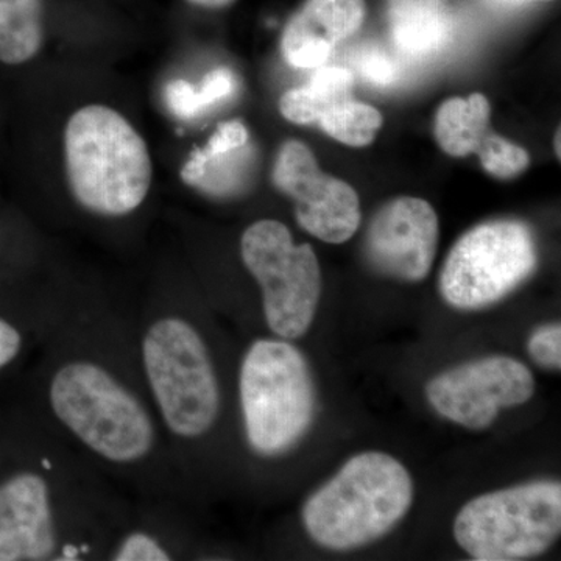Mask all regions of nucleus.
Wrapping results in <instances>:
<instances>
[{"label":"nucleus","mask_w":561,"mask_h":561,"mask_svg":"<svg viewBox=\"0 0 561 561\" xmlns=\"http://www.w3.org/2000/svg\"><path fill=\"white\" fill-rule=\"evenodd\" d=\"M241 404L251 448L262 456L289 451L316 415V386L308 362L284 339H261L243 357Z\"/></svg>","instance_id":"3"},{"label":"nucleus","mask_w":561,"mask_h":561,"mask_svg":"<svg viewBox=\"0 0 561 561\" xmlns=\"http://www.w3.org/2000/svg\"><path fill=\"white\" fill-rule=\"evenodd\" d=\"M387 20L394 44L412 57L435 54L451 35L446 0H387Z\"/></svg>","instance_id":"16"},{"label":"nucleus","mask_w":561,"mask_h":561,"mask_svg":"<svg viewBox=\"0 0 561 561\" xmlns=\"http://www.w3.org/2000/svg\"><path fill=\"white\" fill-rule=\"evenodd\" d=\"M534 391L529 368L508 356L467 362L440 373L426 386L427 401L435 412L472 431L486 430L501 409L524 404Z\"/></svg>","instance_id":"9"},{"label":"nucleus","mask_w":561,"mask_h":561,"mask_svg":"<svg viewBox=\"0 0 561 561\" xmlns=\"http://www.w3.org/2000/svg\"><path fill=\"white\" fill-rule=\"evenodd\" d=\"M49 397L58 420L103 459L131 463L153 448L149 413L99 365H65L51 379Z\"/></svg>","instance_id":"4"},{"label":"nucleus","mask_w":561,"mask_h":561,"mask_svg":"<svg viewBox=\"0 0 561 561\" xmlns=\"http://www.w3.org/2000/svg\"><path fill=\"white\" fill-rule=\"evenodd\" d=\"M527 350L531 359L540 367L549 370H560L561 367V327L560 323H549L538 328L530 335Z\"/></svg>","instance_id":"19"},{"label":"nucleus","mask_w":561,"mask_h":561,"mask_svg":"<svg viewBox=\"0 0 561 561\" xmlns=\"http://www.w3.org/2000/svg\"><path fill=\"white\" fill-rule=\"evenodd\" d=\"M490 121V102L481 92H472L468 99H448L435 113V139L449 157L476 154L494 179L522 175L530 165L529 151L497 135Z\"/></svg>","instance_id":"13"},{"label":"nucleus","mask_w":561,"mask_h":561,"mask_svg":"<svg viewBox=\"0 0 561 561\" xmlns=\"http://www.w3.org/2000/svg\"><path fill=\"white\" fill-rule=\"evenodd\" d=\"M21 350V335L16 328L0 319V368L10 364Z\"/></svg>","instance_id":"23"},{"label":"nucleus","mask_w":561,"mask_h":561,"mask_svg":"<svg viewBox=\"0 0 561 561\" xmlns=\"http://www.w3.org/2000/svg\"><path fill=\"white\" fill-rule=\"evenodd\" d=\"M365 13V0H306L284 27V58L294 68H320L339 43L359 31Z\"/></svg>","instance_id":"15"},{"label":"nucleus","mask_w":561,"mask_h":561,"mask_svg":"<svg viewBox=\"0 0 561 561\" xmlns=\"http://www.w3.org/2000/svg\"><path fill=\"white\" fill-rule=\"evenodd\" d=\"M236 90V77L228 68H217L206 73L198 87L183 79L165 84V105L173 116L191 121L201 116L210 106L230 98Z\"/></svg>","instance_id":"18"},{"label":"nucleus","mask_w":561,"mask_h":561,"mask_svg":"<svg viewBox=\"0 0 561 561\" xmlns=\"http://www.w3.org/2000/svg\"><path fill=\"white\" fill-rule=\"evenodd\" d=\"M116 561H168L169 553L158 545L157 540L146 534H133L117 551Z\"/></svg>","instance_id":"20"},{"label":"nucleus","mask_w":561,"mask_h":561,"mask_svg":"<svg viewBox=\"0 0 561 561\" xmlns=\"http://www.w3.org/2000/svg\"><path fill=\"white\" fill-rule=\"evenodd\" d=\"M440 224L431 203L398 197L378 209L365 234V254L376 271L405 283L430 275Z\"/></svg>","instance_id":"11"},{"label":"nucleus","mask_w":561,"mask_h":561,"mask_svg":"<svg viewBox=\"0 0 561 561\" xmlns=\"http://www.w3.org/2000/svg\"><path fill=\"white\" fill-rule=\"evenodd\" d=\"M354 76L337 66H320L305 87L284 92L279 111L297 125L319 124L332 139L367 147L382 127V114L353 98Z\"/></svg>","instance_id":"12"},{"label":"nucleus","mask_w":561,"mask_h":561,"mask_svg":"<svg viewBox=\"0 0 561 561\" xmlns=\"http://www.w3.org/2000/svg\"><path fill=\"white\" fill-rule=\"evenodd\" d=\"M560 135H561V130L559 128V130H557L556 133V140H553V147H556V153H557V158H559L560 160V157H561V153H560Z\"/></svg>","instance_id":"25"},{"label":"nucleus","mask_w":561,"mask_h":561,"mask_svg":"<svg viewBox=\"0 0 561 561\" xmlns=\"http://www.w3.org/2000/svg\"><path fill=\"white\" fill-rule=\"evenodd\" d=\"M187 2L194 3V5L203 7V9H225V7L231 5L234 0H187Z\"/></svg>","instance_id":"24"},{"label":"nucleus","mask_w":561,"mask_h":561,"mask_svg":"<svg viewBox=\"0 0 561 561\" xmlns=\"http://www.w3.org/2000/svg\"><path fill=\"white\" fill-rule=\"evenodd\" d=\"M43 465H44V467H46V468H47V470H49V468H50V463H49V461L44 460V461H43Z\"/></svg>","instance_id":"26"},{"label":"nucleus","mask_w":561,"mask_h":561,"mask_svg":"<svg viewBox=\"0 0 561 561\" xmlns=\"http://www.w3.org/2000/svg\"><path fill=\"white\" fill-rule=\"evenodd\" d=\"M65 161L73 197L92 213L125 216L149 194L153 175L149 147L110 106L88 105L70 116Z\"/></svg>","instance_id":"2"},{"label":"nucleus","mask_w":561,"mask_h":561,"mask_svg":"<svg viewBox=\"0 0 561 561\" xmlns=\"http://www.w3.org/2000/svg\"><path fill=\"white\" fill-rule=\"evenodd\" d=\"M142 359L169 430L183 438L208 432L219 413V383L195 328L176 317L158 320L144 337Z\"/></svg>","instance_id":"6"},{"label":"nucleus","mask_w":561,"mask_h":561,"mask_svg":"<svg viewBox=\"0 0 561 561\" xmlns=\"http://www.w3.org/2000/svg\"><path fill=\"white\" fill-rule=\"evenodd\" d=\"M412 501L413 481L401 461L386 453H362L309 496L302 524L317 545L351 551L393 530Z\"/></svg>","instance_id":"1"},{"label":"nucleus","mask_w":561,"mask_h":561,"mask_svg":"<svg viewBox=\"0 0 561 561\" xmlns=\"http://www.w3.org/2000/svg\"><path fill=\"white\" fill-rule=\"evenodd\" d=\"M43 43V0H0V62L24 65Z\"/></svg>","instance_id":"17"},{"label":"nucleus","mask_w":561,"mask_h":561,"mask_svg":"<svg viewBox=\"0 0 561 561\" xmlns=\"http://www.w3.org/2000/svg\"><path fill=\"white\" fill-rule=\"evenodd\" d=\"M537 264L529 225L513 219L483 221L449 251L440 273L442 297L463 311L486 308L522 286Z\"/></svg>","instance_id":"7"},{"label":"nucleus","mask_w":561,"mask_h":561,"mask_svg":"<svg viewBox=\"0 0 561 561\" xmlns=\"http://www.w3.org/2000/svg\"><path fill=\"white\" fill-rule=\"evenodd\" d=\"M249 130L241 121H228L217 127L203 149L209 153H225L249 146Z\"/></svg>","instance_id":"21"},{"label":"nucleus","mask_w":561,"mask_h":561,"mask_svg":"<svg viewBox=\"0 0 561 561\" xmlns=\"http://www.w3.org/2000/svg\"><path fill=\"white\" fill-rule=\"evenodd\" d=\"M55 549L49 489L32 472L0 486V561L49 559Z\"/></svg>","instance_id":"14"},{"label":"nucleus","mask_w":561,"mask_h":561,"mask_svg":"<svg viewBox=\"0 0 561 561\" xmlns=\"http://www.w3.org/2000/svg\"><path fill=\"white\" fill-rule=\"evenodd\" d=\"M242 261L257 280L268 328L284 341L300 339L319 308L321 272L309 243L297 245L278 220L251 225L241 241Z\"/></svg>","instance_id":"8"},{"label":"nucleus","mask_w":561,"mask_h":561,"mask_svg":"<svg viewBox=\"0 0 561 561\" xmlns=\"http://www.w3.org/2000/svg\"><path fill=\"white\" fill-rule=\"evenodd\" d=\"M560 482L537 481L491 491L467 502L454 519V537L478 561L541 556L559 540Z\"/></svg>","instance_id":"5"},{"label":"nucleus","mask_w":561,"mask_h":561,"mask_svg":"<svg viewBox=\"0 0 561 561\" xmlns=\"http://www.w3.org/2000/svg\"><path fill=\"white\" fill-rule=\"evenodd\" d=\"M362 76L373 84L386 87L397 80V65L379 50L365 51L359 61Z\"/></svg>","instance_id":"22"},{"label":"nucleus","mask_w":561,"mask_h":561,"mask_svg":"<svg viewBox=\"0 0 561 561\" xmlns=\"http://www.w3.org/2000/svg\"><path fill=\"white\" fill-rule=\"evenodd\" d=\"M272 181L295 203L298 225L313 238L337 245L359 230V195L345 181L321 171L311 149L300 140L280 146Z\"/></svg>","instance_id":"10"}]
</instances>
